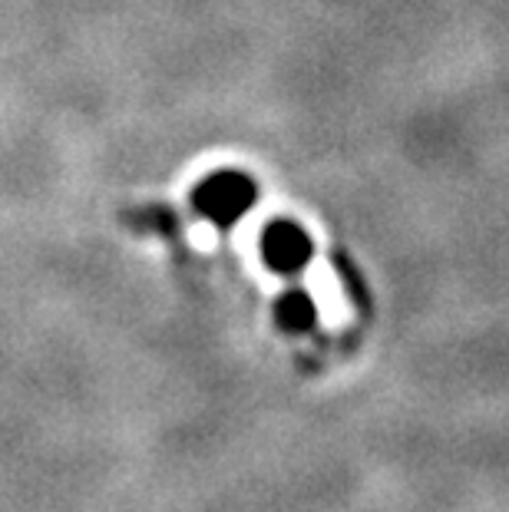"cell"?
Instances as JSON below:
<instances>
[{
    "label": "cell",
    "instance_id": "cell-1",
    "mask_svg": "<svg viewBox=\"0 0 509 512\" xmlns=\"http://www.w3.org/2000/svg\"><path fill=\"white\" fill-rule=\"evenodd\" d=\"M255 205V182L242 172H215L196 185V209L209 222L229 228Z\"/></svg>",
    "mask_w": 509,
    "mask_h": 512
},
{
    "label": "cell",
    "instance_id": "cell-2",
    "mask_svg": "<svg viewBox=\"0 0 509 512\" xmlns=\"http://www.w3.org/2000/svg\"><path fill=\"white\" fill-rule=\"evenodd\" d=\"M262 258L278 275H295L311 261V238L295 222H272L262 235Z\"/></svg>",
    "mask_w": 509,
    "mask_h": 512
},
{
    "label": "cell",
    "instance_id": "cell-3",
    "mask_svg": "<svg viewBox=\"0 0 509 512\" xmlns=\"http://www.w3.org/2000/svg\"><path fill=\"white\" fill-rule=\"evenodd\" d=\"M275 318L285 331L291 334H301V331H311L314 321H318V311H314V301L308 298L305 291H288L278 298V308H275Z\"/></svg>",
    "mask_w": 509,
    "mask_h": 512
}]
</instances>
